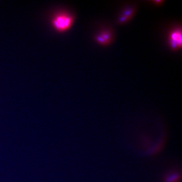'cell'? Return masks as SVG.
<instances>
[{"instance_id": "6da1fadb", "label": "cell", "mask_w": 182, "mask_h": 182, "mask_svg": "<svg viewBox=\"0 0 182 182\" xmlns=\"http://www.w3.org/2000/svg\"><path fill=\"white\" fill-rule=\"evenodd\" d=\"M73 18L72 16L66 13L56 14L52 20L53 27L59 32L68 30L73 25Z\"/></svg>"}, {"instance_id": "7a4b0ae2", "label": "cell", "mask_w": 182, "mask_h": 182, "mask_svg": "<svg viewBox=\"0 0 182 182\" xmlns=\"http://www.w3.org/2000/svg\"><path fill=\"white\" fill-rule=\"evenodd\" d=\"M169 42L171 47L173 49H177L182 47V31L176 29L172 31L169 35Z\"/></svg>"}, {"instance_id": "3957f363", "label": "cell", "mask_w": 182, "mask_h": 182, "mask_svg": "<svg viewBox=\"0 0 182 182\" xmlns=\"http://www.w3.org/2000/svg\"><path fill=\"white\" fill-rule=\"evenodd\" d=\"M111 33L108 31H104L96 36V40L101 45H106L109 44L111 40Z\"/></svg>"}, {"instance_id": "277c9868", "label": "cell", "mask_w": 182, "mask_h": 182, "mask_svg": "<svg viewBox=\"0 0 182 182\" xmlns=\"http://www.w3.org/2000/svg\"><path fill=\"white\" fill-rule=\"evenodd\" d=\"M134 11L132 9H129L126 10L123 14L122 16H121L120 18L119 19V21L121 23H124L125 22L128 21V19L130 18V17H132Z\"/></svg>"}]
</instances>
